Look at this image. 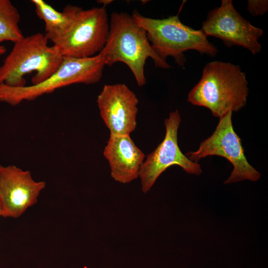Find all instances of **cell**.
I'll return each instance as SVG.
<instances>
[{
    "instance_id": "cell-11",
    "label": "cell",
    "mask_w": 268,
    "mask_h": 268,
    "mask_svg": "<svg viewBox=\"0 0 268 268\" xmlns=\"http://www.w3.org/2000/svg\"><path fill=\"white\" fill-rule=\"evenodd\" d=\"M97 103L110 134L130 135L135 130L138 100L126 84L105 85Z\"/></svg>"
},
{
    "instance_id": "cell-6",
    "label": "cell",
    "mask_w": 268,
    "mask_h": 268,
    "mask_svg": "<svg viewBox=\"0 0 268 268\" xmlns=\"http://www.w3.org/2000/svg\"><path fill=\"white\" fill-rule=\"evenodd\" d=\"M105 6L80 10L69 28L51 40L63 57L87 58L99 54L109 34Z\"/></svg>"
},
{
    "instance_id": "cell-7",
    "label": "cell",
    "mask_w": 268,
    "mask_h": 268,
    "mask_svg": "<svg viewBox=\"0 0 268 268\" xmlns=\"http://www.w3.org/2000/svg\"><path fill=\"white\" fill-rule=\"evenodd\" d=\"M232 112L229 111L219 118V122L210 136L202 141L199 149L185 155L192 161L198 162L201 158L217 155L228 160L233 169L224 182L229 184L244 180L256 182L261 177L260 173L248 161L241 140L235 133L232 123Z\"/></svg>"
},
{
    "instance_id": "cell-18",
    "label": "cell",
    "mask_w": 268,
    "mask_h": 268,
    "mask_svg": "<svg viewBox=\"0 0 268 268\" xmlns=\"http://www.w3.org/2000/svg\"><path fill=\"white\" fill-rule=\"evenodd\" d=\"M1 216V210L0 207V217Z\"/></svg>"
},
{
    "instance_id": "cell-4",
    "label": "cell",
    "mask_w": 268,
    "mask_h": 268,
    "mask_svg": "<svg viewBox=\"0 0 268 268\" xmlns=\"http://www.w3.org/2000/svg\"><path fill=\"white\" fill-rule=\"evenodd\" d=\"M132 17L145 30L151 47L163 60L171 56L177 65L184 66L187 61L184 53L187 51L195 50L210 57L218 52L201 29L196 30L184 24L178 15L154 19L134 10Z\"/></svg>"
},
{
    "instance_id": "cell-3",
    "label": "cell",
    "mask_w": 268,
    "mask_h": 268,
    "mask_svg": "<svg viewBox=\"0 0 268 268\" xmlns=\"http://www.w3.org/2000/svg\"><path fill=\"white\" fill-rule=\"evenodd\" d=\"M44 34L24 37L14 46L0 67V84L11 87L26 86L25 75L32 71V85L43 82L59 67L64 57L54 45H48Z\"/></svg>"
},
{
    "instance_id": "cell-2",
    "label": "cell",
    "mask_w": 268,
    "mask_h": 268,
    "mask_svg": "<svg viewBox=\"0 0 268 268\" xmlns=\"http://www.w3.org/2000/svg\"><path fill=\"white\" fill-rule=\"evenodd\" d=\"M105 66L122 62L128 66L139 86L146 82L144 66L150 58L156 67H171L153 50L145 30L126 12H113L109 20V34L106 44L99 53Z\"/></svg>"
},
{
    "instance_id": "cell-5",
    "label": "cell",
    "mask_w": 268,
    "mask_h": 268,
    "mask_svg": "<svg viewBox=\"0 0 268 268\" xmlns=\"http://www.w3.org/2000/svg\"><path fill=\"white\" fill-rule=\"evenodd\" d=\"M105 66L99 54L87 58L64 57L58 69L42 82L23 87L0 83V102L15 106L73 84L97 83L101 78Z\"/></svg>"
},
{
    "instance_id": "cell-17",
    "label": "cell",
    "mask_w": 268,
    "mask_h": 268,
    "mask_svg": "<svg viewBox=\"0 0 268 268\" xmlns=\"http://www.w3.org/2000/svg\"><path fill=\"white\" fill-rule=\"evenodd\" d=\"M6 52V48L4 46H0V56L3 55Z\"/></svg>"
},
{
    "instance_id": "cell-1",
    "label": "cell",
    "mask_w": 268,
    "mask_h": 268,
    "mask_svg": "<svg viewBox=\"0 0 268 268\" xmlns=\"http://www.w3.org/2000/svg\"><path fill=\"white\" fill-rule=\"evenodd\" d=\"M249 93L245 73L238 65L213 61L204 67L198 83L188 95L192 104L208 109L220 118L245 106Z\"/></svg>"
},
{
    "instance_id": "cell-15",
    "label": "cell",
    "mask_w": 268,
    "mask_h": 268,
    "mask_svg": "<svg viewBox=\"0 0 268 268\" xmlns=\"http://www.w3.org/2000/svg\"><path fill=\"white\" fill-rule=\"evenodd\" d=\"M247 9L253 16L263 15L268 10V1L266 0H249Z\"/></svg>"
},
{
    "instance_id": "cell-13",
    "label": "cell",
    "mask_w": 268,
    "mask_h": 268,
    "mask_svg": "<svg viewBox=\"0 0 268 268\" xmlns=\"http://www.w3.org/2000/svg\"><path fill=\"white\" fill-rule=\"evenodd\" d=\"M38 17L45 23L44 34L49 40L65 32L71 26L81 8L72 5L65 7L62 12L43 0H32Z\"/></svg>"
},
{
    "instance_id": "cell-14",
    "label": "cell",
    "mask_w": 268,
    "mask_h": 268,
    "mask_svg": "<svg viewBox=\"0 0 268 268\" xmlns=\"http://www.w3.org/2000/svg\"><path fill=\"white\" fill-rule=\"evenodd\" d=\"M20 15L9 0H0V43L9 41L14 43L23 38L19 27Z\"/></svg>"
},
{
    "instance_id": "cell-8",
    "label": "cell",
    "mask_w": 268,
    "mask_h": 268,
    "mask_svg": "<svg viewBox=\"0 0 268 268\" xmlns=\"http://www.w3.org/2000/svg\"><path fill=\"white\" fill-rule=\"evenodd\" d=\"M181 122V115L178 110L169 114L164 122L166 133L163 140L147 155L146 160L141 165L139 177L144 193L150 190L159 176L170 166H179L185 172L192 175H200L202 173L201 165L189 159L179 147L178 131Z\"/></svg>"
},
{
    "instance_id": "cell-9",
    "label": "cell",
    "mask_w": 268,
    "mask_h": 268,
    "mask_svg": "<svg viewBox=\"0 0 268 268\" xmlns=\"http://www.w3.org/2000/svg\"><path fill=\"white\" fill-rule=\"evenodd\" d=\"M201 30L207 37L220 39L228 47L240 46L253 55L262 50L259 39L263 35V29L243 17L231 0H222L219 7L210 10L202 23Z\"/></svg>"
},
{
    "instance_id": "cell-10",
    "label": "cell",
    "mask_w": 268,
    "mask_h": 268,
    "mask_svg": "<svg viewBox=\"0 0 268 268\" xmlns=\"http://www.w3.org/2000/svg\"><path fill=\"white\" fill-rule=\"evenodd\" d=\"M44 181H34L29 171L15 165H0V207L1 216L16 218L36 204Z\"/></svg>"
},
{
    "instance_id": "cell-16",
    "label": "cell",
    "mask_w": 268,
    "mask_h": 268,
    "mask_svg": "<svg viewBox=\"0 0 268 268\" xmlns=\"http://www.w3.org/2000/svg\"><path fill=\"white\" fill-rule=\"evenodd\" d=\"M112 1H113L112 0H98L97 1V2L98 3H101V4H103V6H105L108 4H109Z\"/></svg>"
},
{
    "instance_id": "cell-12",
    "label": "cell",
    "mask_w": 268,
    "mask_h": 268,
    "mask_svg": "<svg viewBox=\"0 0 268 268\" xmlns=\"http://www.w3.org/2000/svg\"><path fill=\"white\" fill-rule=\"evenodd\" d=\"M103 154L109 163L111 176L116 181L127 184L139 177L145 155L130 135L110 134Z\"/></svg>"
}]
</instances>
